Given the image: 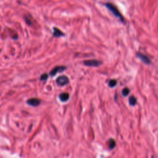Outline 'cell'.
Returning a JSON list of instances; mask_svg holds the SVG:
<instances>
[{
    "label": "cell",
    "mask_w": 158,
    "mask_h": 158,
    "mask_svg": "<svg viewBox=\"0 0 158 158\" xmlns=\"http://www.w3.org/2000/svg\"><path fill=\"white\" fill-rule=\"evenodd\" d=\"M105 6L107 7V9L117 18H118L122 22H124L125 20L117 7L113 4L110 2H107L104 4Z\"/></svg>",
    "instance_id": "cell-1"
},
{
    "label": "cell",
    "mask_w": 158,
    "mask_h": 158,
    "mask_svg": "<svg viewBox=\"0 0 158 158\" xmlns=\"http://www.w3.org/2000/svg\"><path fill=\"white\" fill-rule=\"evenodd\" d=\"M69 82V80L68 77L65 75H62L59 77L56 80V83L59 86H64L67 85Z\"/></svg>",
    "instance_id": "cell-2"
},
{
    "label": "cell",
    "mask_w": 158,
    "mask_h": 158,
    "mask_svg": "<svg viewBox=\"0 0 158 158\" xmlns=\"http://www.w3.org/2000/svg\"><path fill=\"white\" fill-rule=\"evenodd\" d=\"M83 64L89 67H98L102 64V62L98 60H86L83 62Z\"/></svg>",
    "instance_id": "cell-3"
},
{
    "label": "cell",
    "mask_w": 158,
    "mask_h": 158,
    "mask_svg": "<svg viewBox=\"0 0 158 158\" xmlns=\"http://www.w3.org/2000/svg\"><path fill=\"white\" fill-rule=\"evenodd\" d=\"M66 69V67L65 66H56L54 68H53L49 72V75L50 76H55L57 73L62 72L64 71Z\"/></svg>",
    "instance_id": "cell-4"
},
{
    "label": "cell",
    "mask_w": 158,
    "mask_h": 158,
    "mask_svg": "<svg viewBox=\"0 0 158 158\" xmlns=\"http://www.w3.org/2000/svg\"><path fill=\"white\" fill-rule=\"evenodd\" d=\"M27 103L31 106H38L41 103V100H40L38 98H30L28 100H27Z\"/></svg>",
    "instance_id": "cell-5"
},
{
    "label": "cell",
    "mask_w": 158,
    "mask_h": 158,
    "mask_svg": "<svg viewBox=\"0 0 158 158\" xmlns=\"http://www.w3.org/2000/svg\"><path fill=\"white\" fill-rule=\"evenodd\" d=\"M136 56L144 64H150L151 61H150V59L148 58V57H147L146 55L144 54H143L140 52H138L136 53Z\"/></svg>",
    "instance_id": "cell-6"
},
{
    "label": "cell",
    "mask_w": 158,
    "mask_h": 158,
    "mask_svg": "<svg viewBox=\"0 0 158 158\" xmlns=\"http://www.w3.org/2000/svg\"><path fill=\"white\" fill-rule=\"evenodd\" d=\"M52 35H53L54 37L58 38V37H60V36H64V33L62 31H61L59 28L54 27L53 28Z\"/></svg>",
    "instance_id": "cell-7"
},
{
    "label": "cell",
    "mask_w": 158,
    "mask_h": 158,
    "mask_svg": "<svg viewBox=\"0 0 158 158\" xmlns=\"http://www.w3.org/2000/svg\"><path fill=\"white\" fill-rule=\"evenodd\" d=\"M59 98L62 102H66L69 99V94L67 93H62L59 95Z\"/></svg>",
    "instance_id": "cell-8"
},
{
    "label": "cell",
    "mask_w": 158,
    "mask_h": 158,
    "mask_svg": "<svg viewBox=\"0 0 158 158\" xmlns=\"http://www.w3.org/2000/svg\"><path fill=\"white\" fill-rule=\"evenodd\" d=\"M128 102L130 106H135L136 103V98L133 96H130L128 99Z\"/></svg>",
    "instance_id": "cell-9"
},
{
    "label": "cell",
    "mask_w": 158,
    "mask_h": 158,
    "mask_svg": "<svg viewBox=\"0 0 158 158\" xmlns=\"http://www.w3.org/2000/svg\"><path fill=\"white\" fill-rule=\"evenodd\" d=\"M115 146V141L113 139H110L109 140V148L110 149H112Z\"/></svg>",
    "instance_id": "cell-10"
},
{
    "label": "cell",
    "mask_w": 158,
    "mask_h": 158,
    "mask_svg": "<svg viewBox=\"0 0 158 158\" xmlns=\"http://www.w3.org/2000/svg\"><path fill=\"white\" fill-rule=\"evenodd\" d=\"M117 84V81L114 79H112V80H110L109 81V86L110 87V88H113Z\"/></svg>",
    "instance_id": "cell-11"
},
{
    "label": "cell",
    "mask_w": 158,
    "mask_h": 158,
    "mask_svg": "<svg viewBox=\"0 0 158 158\" xmlns=\"http://www.w3.org/2000/svg\"><path fill=\"white\" fill-rule=\"evenodd\" d=\"M129 92H130L129 89H128V88H123V89H122V94L123 96H127Z\"/></svg>",
    "instance_id": "cell-12"
},
{
    "label": "cell",
    "mask_w": 158,
    "mask_h": 158,
    "mask_svg": "<svg viewBox=\"0 0 158 158\" xmlns=\"http://www.w3.org/2000/svg\"><path fill=\"white\" fill-rule=\"evenodd\" d=\"M48 78V75L47 73H43L40 76V80H46Z\"/></svg>",
    "instance_id": "cell-13"
},
{
    "label": "cell",
    "mask_w": 158,
    "mask_h": 158,
    "mask_svg": "<svg viewBox=\"0 0 158 158\" xmlns=\"http://www.w3.org/2000/svg\"><path fill=\"white\" fill-rule=\"evenodd\" d=\"M24 19H25V20L26 23H27L28 25H30L31 24V21L28 19V17H25Z\"/></svg>",
    "instance_id": "cell-14"
}]
</instances>
